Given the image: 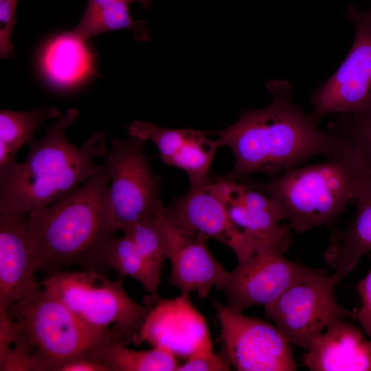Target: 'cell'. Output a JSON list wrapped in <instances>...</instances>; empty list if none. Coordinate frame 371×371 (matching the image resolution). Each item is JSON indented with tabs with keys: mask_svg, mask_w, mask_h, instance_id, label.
Masks as SVG:
<instances>
[{
	"mask_svg": "<svg viewBox=\"0 0 371 371\" xmlns=\"http://www.w3.org/2000/svg\"><path fill=\"white\" fill-rule=\"evenodd\" d=\"M150 308L134 344L147 342L170 350L175 357L188 358L203 348H212L203 316L192 304L189 294L172 299L146 298Z\"/></svg>",
	"mask_w": 371,
	"mask_h": 371,
	"instance_id": "13",
	"label": "cell"
},
{
	"mask_svg": "<svg viewBox=\"0 0 371 371\" xmlns=\"http://www.w3.org/2000/svg\"><path fill=\"white\" fill-rule=\"evenodd\" d=\"M368 174L350 149L324 162L286 170L267 182L243 181L268 194L290 228L302 233L328 225L342 214Z\"/></svg>",
	"mask_w": 371,
	"mask_h": 371,
	"instance_id": "5",
	"label": "cell"
},
{
	"mask_svg": "<svg viewBox=\"0 0 371 371\" xmlns=\"http://www.w3.org/2000/svg\"><path fill=\"white\" fill-rule=\"evenodd\" d=\"M36 273L27 213L0 214V308L6 310L40 289Z\"/></svg>",
	"mask_w": 371,
	"mask_h": 371,
	"instance_id": "16",
	"label": "cell"
},
{
	"mask_svg": "<svg viewBox=\"0 0 371 371\" xmlns=\"http://www.w3.org/2000/svg\"><path fill=\"white\" fill-rule=\"evenodd\" d=\"M123 233L132 239L149 263L161 271L168 252L157 214L135 223Z\"/></svg>",
	"mask_w": 371,
	"mask_h": 371,
	"instance_id": "26",
	"label": "cell"
},
{
	"mask_svg": "<svg viewBox=\"0 0 371 371\" xmlns=\"http://www.w3.org/2000/svg\"><path fill=\"white\" fill-rule=\"evenodd\" d=\"M161 211L157 214V218L171 263L170 284L178 288L181 293L194 292L199 297H205L213 286L219 288L227 271L214 257L206 240L179 232Z\"/></svg>",
	"mask_w": 371,
	"mask_h": 371,
	"instance_id": "15",
	"label": "cell"
},
{
	"mask_svg": "<svg viewBox=\"0 0 371 371\" xmlns=\"http://www.w3.org/2000/svg\"><path fill=\"white\" fill-rule=\"evenodd\" d=\"M87 324L113 330L114 341L135 343L150 308L126 293L121 278L111 280L91 270H63L45 276L40 282Z\"/></svg>",
	"mask_w": 371,
	"mask_h": 371,
	"instance_id": "6",
	"label": "cell"
},
{
	"mask_svg": "<svg viewBox=\"0 0 371 371\" xmlns=\"http://www.w3.org/2000/svg\"><path fill=\"white\" fill-rule=\"evenodd\" d=\"M93 54L82 41L64 32L45 47L42 67L47 78L59 87H69L93 71Z\"/></svg>",
	"mask_w": 371,
	"mask_h": 371,
	"instance_id": "19",
	"label": "cell"
},
{
	"mask_svg": "<svg viewBox=\"0 0 371 371\" xmlns=\"http://www.w3.org/2000/svg\"><path fill=\"white\" fill-rule=\"evenodd\" d=\"M106 262L111 269L135 279L150 295H157L161 271L149 263L128 236L113 240Z\"/></svg>",
	"mask_w": 371,
	"mask_h": 371,
	"instance_id": "22",
	"label": "cell"
},
{
	"mask_svg": "<svg viewBox=\"0 0 371 371\" xmlns=\"http://www.w3.org/2000/svg\"><path fill=\"white\" fill-rule=\"evenodd\" d=\"M323 271L290 260L276 249L262 247L238 260L218 289L225 293L227 306L243 312L270 304L295 282Z\"/></svg>",
	"mask_w": 371,
	"mask_h": 371,
	"instance_id": "11",
	"label": "cell"
},
{
	"mask_svg": "<svg viewBox=\"0 0 371 371\" xmlns=\"http://www.w3.org/2000/svg\"><path fill=\"white\" fill-rule=\"evenodd\" d=\"M115 339L113 330L87 324L41 285L0 309V370L59 371Z\"/></svg>",
	"mask_w": 371,
	"mask_h": 371,
	"instance_id": "3",
	"label": "cell"
},
{
	"mask_svg": "<svg viewBox=\"0 0 371 371\" xmlns=\"http://www.w3.org/2000/svg\"><path fill=\"white\" fill-rule=\"evenodd\" d=\"M145 141L115 139L104 157L109 174V199L113 221L122 232L162 209L161 179L150 166Z\"/></svg>",
	"mask_w": 371,
	"mask_h": 371,
	"instance_id": "8",
	"label": "cell"
},
{
	"mask_svg": "<svg viewBox=\"0 0 371 371\" xmlns=\"http://www.w3.org/2000/svg\"><path fill=\"white\" fill-rule=\"evenodd\" d=\"M80 187L27 212L36 272L45 276L71 267L107 275L109 248L119 229L110 210L106 165Z\"/></svg>",
	"mask_w": 371,
	"mask_h": 371,
	"instance_id": "2",
	"label": "cell"
},
{
	"mask_svg": "<svg viewBox=\"0 0 371 371\" xmlns=\"http://www.w3.org/2000/svg\"><path fill=\"white\" fill-rule=\"evenodd\" d=\"M220 147L222 146L218 139H210L205 133L192 129L187 141L168 166L183 170L188 177L190 187L202 186L210 180V168Z\"/></svg>",
	"mask_w": 371,
	"mask_h": 371,
	"instance_id": "24",
	"label": "cell"
},
{
	"mask_svg": "<svg viewBox=\"0 0 371 371\" xmlns=\"http://www.w3.org/2000/svg\"><path fill=\"white\" fill-rule=\"evenodd\" d=\"M210 190L225 207L240 232L249 256L256 249L271 247L284 253L290 242V227L276 203L266 193L243 181L217 178Z\"/></svg>",
	"mask_w": 371,
	"mask_h": 371,
	"instance_id": "12",
	"label": "cell"
},
{
	"mask_svg": "<svg viewBox=\"0 0 371 371\" xmlns=\"http://www.w3.org/2000/svg\"><path fill=\"white\" fill-rule=\"evenodd\" d=\"M211 301L221 327L223 351L237 370H296L290 343L276 325Z\"/></svg>",
	"mask_w": 371,
	"mask_h": 371,
	"instance_id": "10",
	"label": "cell"
},
{
	"mask_svg": "<svg viewBox=\"0 0 371 371\" xmlns=\"http://www.w3.org/2000/svg\"><path fill=\"white\" fill-rule=\"evenodd\" d=\"M354 202L357 208L353 219L344 231L333 232L324 253L325 262L341 278L371 250V174L363 177Z\"/></svg>",
	"mask_w": 371,
	"mask_h": 371,
	"instance_id": "18",
	"label": "cell"
},
{
	"mask_svg": "<svg viewBox=\"0 0 371 371\" xmlns=\"http://www.w3.org/2000/svg\"><path fill=\"white\" fill-rule=\"evenodd\" d=\"M311 371H370L371 343L347 319H337L315 337L303 355Z\"/></svg>",
	"mask_w": 371,
	"mask_h": 371,
	"instance_id": "17",
	"label": "cell"
},
{
	"mask_svg": "<svg viewBox=\"0 0 371 371\" xmlns=\"http://www.w3.org/2000/svg\"><path fill=\"white\" fill-rule=\"evenodd\" d=\"M266 87L272 98L268 106L246 110L235 123L216 131L221 146H229L234 156L229 178L242 181L256 173L272 177L313 157L328 159L350 150L339 134L319 129L293 102L288 81L270 80Z\"/></svg>",
	"mask_w": 371,
	"mask_h": 371,
	"instance_id": "1",
	"label": "cell"
},
{
	"mask_svg": "<svg viewBox=\"0 0 371 371\" xmlns=\"http://www.w3.org/2000/svg\"><path fill=\"white\" fill-rule=\"evenodd\" d=\"M59 371H109L104 365L88 357H79L65 363Z\"/></svg>",
	"mask_w": 371,
	"mask_h": 371,
	"instance_id": "31",
	"label": "cell"
},
{
	"mask_svg": "<svg viewBox=\"0 0 371 371\" xmlns=\"http://www.w3.org/2000/svg\"><path fill=\"white\" fill-rule=\"evenodd\" d=\"M115 0H88L85 10L80 22H85L95 15L99 11L104 8Z\"/></svg>",
	"mask_w": 371,
	"mask_h": 371,
	"instance_id": "32",
	"label": "cell"
},
{
	"mask_svg": "<svg viewBox=\"0 0 371 371\" xmlns=\"http://www.w3.org/2000/svg\"><path fill=\"white\" fill-rule=\"evenodd\" d=\"M126 0H115L87 21L80 22L69 33L85 41L100 34L121 29H130L139 41L150 39L144 20L135 21L131 17Z\"/></svg>",
	"mask_w": 371,
	"mask_h": 371,
	"instance_id": "23",
	"label": "cell"
},
{
	"mask_svg": "<svg viewBox=\"0 0 371 371\" xmlns=\"http://www.w3.org/2000/svg\"><path fill=\"white\" fill-rule=\"evenodd\" d=\"M341 278L325 270L295 282L265 306V314L290 344L306 350L313 339L337 319H357V313L335 297Z\"/></svg>",
	"mask_w": 371,
	"mask_h": 371,
	"instance_id": "7",
	"label": "cell"
},
{
	"mask_svg": "<svg viewBox=\"0 0 371 371\" xmlns=\"http://www.w3.org/2000/svg\"><path fill=\"white\" fill-rule=\"evenodd\" d=\"M78 115L76 108L67 109L41 139L28 144L26 159L0 183V214L27 213L46 206L104 169V164L95 162L108 152L104 133L95 132L80 147L67 139L66 131Z\"/></svg>",
	"mask_w": 371,
	"mask_h": 371,
	"instance_id": "4",
	"label": "cell"
},
{
	"mask_svg": "<svg viewBox=\"0 0 371 371\" xmlns=\"http://www.w3.org/2000/svg\"><path fill=\"white\" fill-rule=\"evenodd\" d=\"M126 128L130 136L153 143L166 165H168L192 131V128H161L153 123L139 120L134 121Z\"/></svg>",
	"mask_w": 371,
	"mask_h": 371,
	"instance_id": "27",
	"label": "cell"
},
{
	"mask_svg": "<svg viewBox=\"0 0 371 371\" xmlns=\"http://www.w3.org/2000/svg\"><path fill=\"white\" fill-rule=\"evenodd\" d=\"M346 16L355 27L352 45L337 71L313 94L316 123L329 114L361 111L371 104V11L350 6Z\"/></svg>",
	"mask_w": 371,
	"mask_h": 371,
	"instance_id": "9",
	"label": "cell"
},
{
	"mask_svg": "<svg viewBox=\"0 0 371 371\" xmlns=\"http://www.w3.org/2000/svg\"><path fill=\"white\" fill-rule=\"evenodd\" d=\"M128 3L133 1H138L142 5L144 9L147 10L150 7V4L153 0H126Z\"/></svg>",
	"mask_w": 371,
	"mask_h": 371,
	"instance_id": "33",
	"label": "cell"
},
{
	"mask_svg": "<svg viewBox=\"0 0 371 371\" xmlns=\"http://www.w3.org/2000/svg\"><path fill=\"white\" fill-rule=\"evenodd\" d=\"M330 130L339 134L371 173V104L357 112L337 114Z\"/></svg>",
	"mask_w": 371,
	"mask_h": 371,
	"instance_id": "25",
	"label": "cell"
},
{
	"mask_svg": "<svg viewBox=\"0 0 371 371\" xmlns=\"http://www.w3.org/2000/svg\"><path fill=\"white\" fill-rule=\"evenodd\" d=\"M231 363L224 351L215 353L212 348L197 350L183 364L179 365L177 371H227Z\"/></svg>",
	"mask_w": 371,
	"mask_h": 371,
	"instance_id": "28",
	"label": "cell"
},
{
	"mask_svg": "<svg viewBox=\"0 0 371 371\" xmlns=\"http://www.w3.org/2000/svg\"><path fill=\"white\" fill-rule=\"evenodd\" d=\"M357 289L361 300V306L357 313V319L371 343V269L359 282Z\"/></svg>",
	"mask_w": 371,
	"mask_h": 371,
	"instance_id": "30",
	"label": "cell"
},
{
	"mask_svg": "<svg viewBox=\"0 0 371 371\" xmlns=\"http://www.w3.org/2000/svg\"><path fill=\"white\" fill-rule=\"evenodd\" d=\"M19 0H0V55L1 58L14 56L11 41Z\"/></svg>",
	"mask_w": 371,
	"mask_h": 371,
	"instance_id": "29",
	"label": "cell"
},
{
	"mask_svg": "<svg viewBox=\"0 0 371 371\" xmlns=\"http://www.w3.org/2000/svg\"><path fill=\"white\" fill-rule=\"evenodd\" d=\"M87 357L109 371H172L179 366L176 357L167 349L135 350L113 340L96 348Z\"/></svg>",
	"mask_w": 371,
	"mask_h": 371,
	"instance_id": "21",
	"label": "cell"
},
{
	"mask_svg": "<svg viewBox=\"0 0 371 371\" xmlns=\"http://www.w3.org/2000/svg\"><path fill=\"white\" fill-rule=\"evenodd\" d=\"M371 11V8L369 9Z\"/></svg>",
	"mask_w": 371,
	"mask_h": 371,
	"instance_id": "34",
	"label": "cell"
},
{
	"mask_svg": "<svg viewBox=\"0 0 371 371\" xmlns=\"http://www.w3.org/2000/svg\"><path fill=\"white\" fill-rule=\"evenodd\" d=\"M61 115L55 107L38 108L26 111H0V183L17 164L16 155L20 148L34 138L36 129L49 118Z\"/></svg>",
	"mask_w": 371,
	"mask_h": 371,
	"instance_id": "20",
	"label": "cell"
},
{
	"mask_svg": "<svg viewBox=\"0 0 371 371\" xmlns=\"http://www.w3.org/2000/svg\"><path fill=\"white\" fill-rule=\"evenodd\" d=\"M161 212L183 234L204 240H217L228 246L238 260L247 256L244 239L232 223L225 207L205 185L190 187L183 196L164 206Z\"/></svg>",
	"mask_w": 371,
	"mask_h": 371,
	"instance_id": "14",
	"label": "cell"
}]
</instances>
